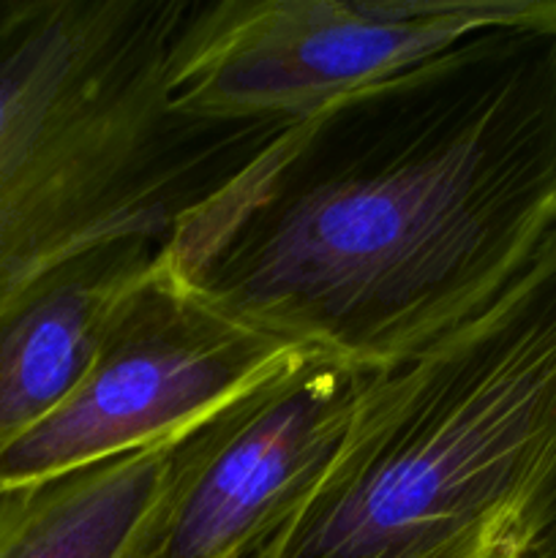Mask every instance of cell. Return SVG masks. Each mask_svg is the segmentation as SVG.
I'll return each mask as SVG.
<instances>
[{
  "instance_id": "cell-1",
  "label": "cell",
  "mask_w": 556,
  "mask_h": 558,
  "mask_svg": "<svg viewBox=\"0 0 556 558\" xmlns=\"http://www.w3.org/2000/svg\"><path fill=\"white\" fill-rule=\"evenodd\" d=\"M556 229V20L478 33L287 123L164 262L234 319L363 371L494 303Z\"/></svg>"
},
{
  "instance_id": "cell-2",
  "label": "cell",
  "mask_w": 556,
  "mask_h": 558,
  "mask_svg": "<svg viewBox=\"0 0 556 558\" xmlns=\"http://www.w3.org/2000/svg\"><path fill=\"white\" fill-rule=\"evenodd\" d=\"M556 480V229L485 305L385 371L254 558H523Z\"/></svg>"
},
{
  "instance_id": "cell-3",
  "label": "cell",
  "mask_w": 556,
  "mask_h": 558,
  "mask_svg": "<svg viewBox=\"0 0 556 558\" xmlns=\"http://www.w3.org/2000/svg\"><path fill=\"white\" fill-rule=\"evenodd\" d=\"M194 0H0V322L118 238L169 240L287 123L169 98Z\"/></svg>"
},
{
  "instance_id": "cell-4",
  "label": "cell",
  "mask_w": 556,
  "mask_h": 558,
  "mask_svg": "<svg viewBox=\"0 0 556 558\" xmlns=\"http://www.w3.org/2000/svg\"><path fill=\"white\" fill-rule=\"evenodd\" d=\"M554 20L556 0H194L169 98L191 118L294 123L478 33Z\"/></svg>"
},
{
  "instance_id": "cell-5",
  "label": "cell",
  "mask_w": 556,
  "mask_h": 558,
  "mask_svg": "<svg viewBox=\"0 0 556 558\" xmlns=\"http://www.w3.org/2000/svg\"><path fill=\"white\" fill-rule=\"evenodd\" d=\"M303 352L191 292L161 251L74 392L0 450V496L174 445Z\"/></svg>"
},
{
  "instance_id": "cell-6",
  "label": "cell",
  "mask_w": 556,
  "mask_h": 558,
  "mask_svg": "<svg viewBox=\"0 0 556 558\" xmlns=\"http://www.w3.org/2000/svg\"><path fill=\"white\" fill-rule=\"evenodd\" d=\"M371 371L319 352L185 434L142 558H254L336 456Z\"/></svg>"
},
{
  "instance_id": "cell-7",
  "label": "cell",
  "mask_w": 556,
  "mask_h": 558,
  "mask_svg": "<svg viewBox=\"0 0 556 558\" xmlns=\"http://www.w3.org/2000/svg\"><path fill=\"white\" fill-rule=\"evenodd\" d=\"M164 245L147 234L98 245L55 270L0 322V450L74 392Z\"/></svg>"
},
{
  "instance_id": "cell-8",
  "label": "cell",
  "mask_w": 556,
  "mask_h": 558,
  "mask_svg": "<svg viewBox=\"0 0 556 558\" xmlns=\"http://www.w3.org/2000/svg\"><path fill=\"white\" fill-rule=\"evenodd\" d=\"M174 445L0 496V558H142Z\"/></svg>"
},
{
  "instance_id": "cell-9",
  "label": "cell",
  "mask_w": 556,
  "mask_h": 558,
  "mask_svg": "<svg viewBox=\"0 0 556 558\" xmlns=\"http://www.w3.org/2000/svg\"><path fill=\"white\" fill-rule=\"evenodd\" d=\"M523 558H556V480L548 490L543 512H540L537 529H534L532 545Z\"/></svg>"
}]
</instances>
